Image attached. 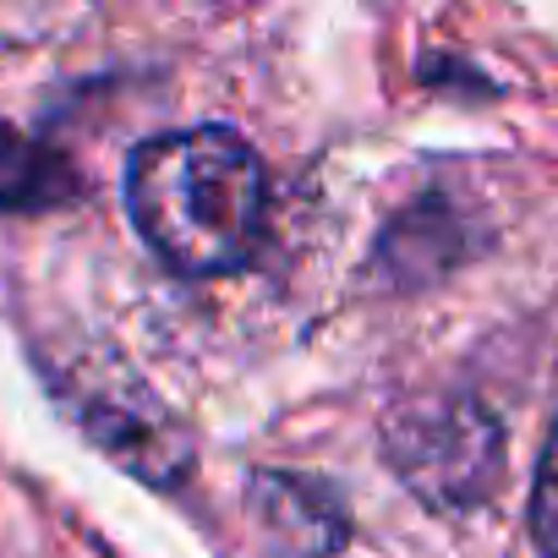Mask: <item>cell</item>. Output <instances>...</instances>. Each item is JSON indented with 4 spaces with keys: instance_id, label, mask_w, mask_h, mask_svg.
Here are the masks:
<instances>
[{
    "instance_id": "obj_1",
    "label": "cell",
    "mask_w": 558,
    "mask_h": 558,
    "mask_svg": "<svg viewBox=\"0 0 558 558\" xmlns=\"http://www.w3.org/2000/svg\"><path fill=\"white\" fill-rule=\"evenodd\" d=\"M126 203L159 263L175 274H230L263 230V165L219 126L170 132L132 154Z\"/></svg>"
},
{
    "instance_id": "obj_2",
    "label": "cell",
    "mask_w": 558,
    "mask_h": 558,
    "mask_svg": "<svg viewBox=\"0 0 558 558\" xmlns=\"http://www.w3.org/2000/svg\"><path fill=\"white\" fill-rule=\"evenodd\" d=\"M389 449H395L400 476L433 509H471V504H482L493 493L498 471H504V433L471 400H449V405L416 411L405 427H395Z\"/></svg>"
},
{
    "instance_id": "obj_3",
    "label": "cell",
    "mask_w": 558,
    "mask_h": 558,
    "mask_svg": "<svg viewBox=\"0 0 558 558\" xmlns=\"http://www.w3.org/2000/svg\"><path fill=\"white\" fill-rule=\"evenodd\" d=\"M246 504H252V520H257L263 542L274 553H286V558H324L351 536V520L335 504V493H324L307 476L263 471V476H252Z\"/></svg>"
},
{
    "instance_id": "obj_4",
    "label": "cell",
    "mask_w": 558,
    "mask_h": 558,
    "mask_svg": "<svg viewBox=\"0 0 558 558\" xmlns=\"http://www.w3.org/2000/svg\"><path fill=\"white\" fill-rule=\"evenodd\" d=\"M66 192H72L66 165L45 143L0 121V208H50Z\"/></svg>"
},
{
    "instance_id": "obj_5",
    "label": "cell",
    "mask_w": 558,
    "mask_h": 558,
    "mask_svg": "<svg viewBox=\"0 0 558 558\" xmlns=\"http://www.w3.org/2000/svg\"><path fill=\"white\" fill-rule=\"evenodd\" d=\"M531 536L542 558H558V427L536 460V487H531Z\"/></svg>"
}]
</instances>
